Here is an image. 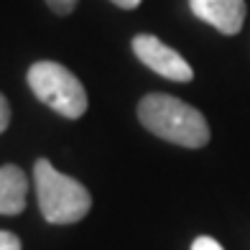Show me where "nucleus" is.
Segmentation results:
<instances>
[{"label": "nucleus", "mask_w": 250, "mask_h": 250, "mask_svg": "<svg viewBox=\"0 0 250 250\" xmlns=\"http://www.w3.org/2000/svg\"><path fill=\"white\" fill-rule=\"evenodd\" d=\"M28 179L16 164L0 166V214H21L26 209Z\"/></svg>", "instance_id": "6"}, {"label": "nucleus", "mask_w": 250, "mask_h": 250, "mask_svg": "<svg viewBox=\"0 0 250 250\" xmlns=\"http://www.w3.org/2000/svg\"><path fill=\"white\" fill-rule=\"evenodd\" d=\"M189 8L199 21L209 23L225 36H235L245 23V0H189Z\"/></svg>", "instance_id": "5"}, {"label": "nucleus", "mask_w": 250, "mask_h": 250, "mask_svg": "<svg viewBox=\"0 0 250 250\" xmlns=\"http://www.w3.org/2000/svg\"><path fill=\"white\" fill-rule=\"evenodd\" d=\"M26 79L36 100H41L54 112H59L62 118L77 120L87 112V105H89L87 89L74 77V72H69L64 64L36 62L31 64Z\"/></svg>", "instance_id": "3"}, {"label": "nucleus", "mask_w": 250, "mask_h": 250, "mask_svg": "<svg viewBox=\"0 0 250 250\" xmlns=\"http://www.w3.org/2000/svg\"><path fill=\"white\" fill-rule=\"evenodd\" d=\"M130 46H133V54L141 59V64H146L151 72L171 79V82H191L194 79V69L189 66L184 56L176 49H171L168 43H164L161 39L151 36V33L133 36Z\"/></svg>", "instance_id": "4"}, {"label": "nucleus", "mask_w": 250, "mask_h": 250, "mask_svg": "<svg viewBox=\"0 0 250 250\" xmlns=\"http://www.w3.org/2000/svg\"><path fill=\"white\" fill-rule=\"evenodd\" d=\"M112 5H118V8H123V10H133V8H138L143 0H110Z\"/></svg>", "instance_id": "11"}, {"label": "nucleus", "mask_w": 250, "mask_h": 250, "mask_svg": "<svg viewBox=\"0 0 250 250\" xmlns=\"http://www.w3.org/2000/svg\"><path fill=\"white\" fill-rule=\"evenodd\" d=\"M33 184H36L39 209L49 225H74L92 209V194L77 179L56 171L49 158L33 164Z\"/></svg>", "instance_id": "2"}, {"label": "nucleus", "mask_w": 250, "mask_h": 250, "mask_svg": "<svg viewBox=\"0 0 250 250\" xmlns=\"http://www.w3.org/2000/svg\"><path fill=\"white\" fill-rule=\"evenodd\" d=\"M46 5L54 10L56 16H69L77 8V0H46Z\"/></svg>", "instance_id": "7"}, {"label": "nucleus", "mask_w": 250, "mask_h": 250, "mask_svg": "<svg viewBox=\"0 0 250 250\" xmlns=\"http://www.w3.org/2000/svg\"><path fill=\"white\" fill-rule=\"evenodd\" d=\"M0 250H23V248H21L18 235L8 232V230H0Z\"/></svg>", "instance_id": "9"}, {"label": "nucleus", "mask_w": 250, "mask_h": 250, "mask_svg": "<svg viewBox=\"0 0 250 250\" xmlns=\"http://www.w3.org/2000/svg\"><path fill=\"white\" fill-rule=\"evenodd\" d=\"M138 120L156 138L181 148H202L212 135L207 120L197 107L164 92H151L138 102Z\"/></svg>", "instance_id": "1"}, {"label": "nucleus", "mask_w": 250, "mask_h": 250, "mask_svg": "<svg viewBox=\"0 0 250 250\" xmlns=\"http://www.w3.org/2000/svg\"><path fill=\"white\" fill-rule=\"evenodd\" d=\"M191 250H225L214 237H209V235H199V237H194V243H191Z\"/></svg>", "instance_id": "8"}, {"label": "nucleus", "mask_w": 250, "mask_h": 250, "mask_svg": "<svg viewBox=\"0 0 250 250\" xmlns=\"http://www.w3.org/2000/svg\"><path fill=\"white\" fill-rule=\"evenodd\" d=\"M8 125H10V105H8L5 95L0 92V133H5Z\"/></svg>", "instance_id": "10"}]
</instances>
